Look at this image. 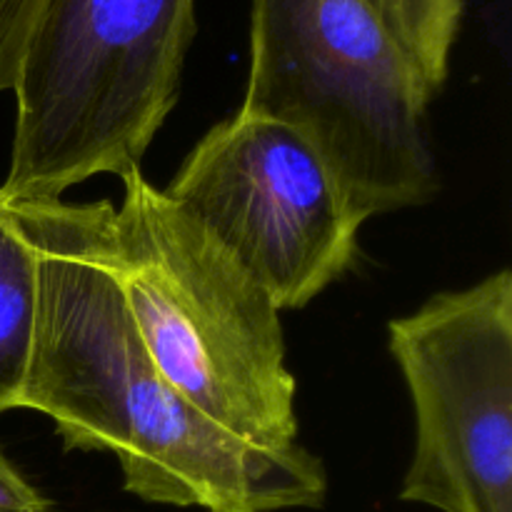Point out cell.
Returning a JSON list of instances; mask_svg holds the SVG:
<instances>
[{
  "mask_svg": "<svg viewBox=\"0 0 512 512\" xmlns=\"http://www.w3.org/2000/svg\"><path fill=\"white\" fill-rule=\"evenodd\" d=\"M0 512H53L33 483L8 460L0 448Z\"/></svg>",
  "mask_w": 512,
  "mask_h": 512,
  "instance_id": "obj_10",
  "label": "cell"
},
{
  "mask_svg": "<svg viewBox=\"0 0 512 512\" xmlns=\"http://www.w3.org/2000/svg\"><path fill=\"white\" fill-rule=\"evenodd\" d=\"M195 0H50L15 80L8 200L128 178L180 95Z\"/></svg>",
  "mask_w": 512,
  "mask_h": 512,
  "instance_id": "obj_4",
  "label": "cell"
},
{
  "mask_svg": "<svg viewBox=\"0 0 512 512\" xmlns=\"http://www.w3.org/2000/svg\"><path fill=\"white\" fill-rule=\"evenodd\" d=\"M368 5L438 93L448 80L465 0H368Z\"/></svg>",
  "mask_w": 512,
  "mask_h": 512,
  "instance_id": "obj_8",
  "label": "cell"
},
{
  "mask_svg": "<svg viewBox=\"0 0 512 512\" xmlns=\"http://www.w3.org/2000/svg\"><path fill=\"white\" fill-rule=\"evenodd\" d=\"M38 328V260L0 193V415L23 408Z\"/></svg>",
  "mask_w": 512,
  "mask_h": 512,
  "instance_id": "obj_7",
  "label": "cell"
},
{
  "mask_svg": "<svg viewBox=\"0 0 512 512\" xmlns=\"http://www.w3.org/2000/svg\"><path fill=\"white\" fill-rule=\"evenodd\" d=\"M50 0H0V93L15 88L25 50Z\"/></svg>",
  "mask_w": 512,
  "mask_h": 512,
  "instance_id": "obj_9",
  "label": "cell"
},
{
  "mask_svg": "<svg viewBox=\"0 0 512 512\" xmlns=\"http://www.w3.org/2000/svg\"><path fill=\"white\" fill-rule=\"evenodd\" d=\"M415 410L400 500L512 512V273L425 300L388 323Z\"/></svg>",
  "mask_w": 512,
  "mask_h": 512,
  "instance_id": "obj_5",
  "label": "cell"
},
{
  "mask_svg": "<svg viewBox=\"0 0 512 512\" xmlns=\"http://www.w3.org/2000/svg\"><path fill=\"white\" fill-rule=\"evenodd\" d=\"M165 195L188 210L270 293L303 308L358 260L360 220L293 128L238 113L185 155Z\"/></svg>",
  "mask_w": 512,
  "mask_h": 512,
  "instance_id": "obj_6",
  "label": "cell"
},
{
  "mask_svg": "<svg viewBox=\"0 0 512 512\" xmlns=\"http://www.w3.org/2000/svg\"><path fill=\"white\" fill-rule=\"evenodd\" d=\"M433 98L368 0H253L240 110L293 128L360 223L438 190L425 138Z\"/></svg>",
  "mask_w": 512,
  "mask_h": 512,
  "instance_id": "obj_3",
  "label": "cell"
},
{
  "mask_svg": "<svg viewBox=\"0 0 512 512\" xmlns=\"http://www.w3.org/2000/svg\"><path fill=\"white\" fill-rule=\"evenodd\" d=\"M8 203L38 260V328L23 408L48 415L65 450L113 453L125 493L143 503L208 512L325 503L328 473L310 450L235 438L155 368L110 260V200Z\"/></svg>",
  "mask_w": 512,
  "mask_h": 512,
  "instance_id": "obj_1",
  "label": "cell"
},
{
  "mask_svg": "<svg viewBox=\"0 0 512 512\" xmlns=\"http://www.w3.org/2000/svg\"><path fill=\"white\" fill-rule=\"evenodd\" d=\"M120 183L110 260L155 368L235 438L273 450L298 445V383L268 290L140 170Z\"/></svg>",
  "mask_w": 512,
  "mask_h": 512,
  "instance_id": "obj_2",
  "label": "cell"
}]
</instances>
